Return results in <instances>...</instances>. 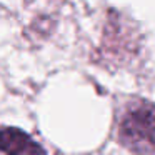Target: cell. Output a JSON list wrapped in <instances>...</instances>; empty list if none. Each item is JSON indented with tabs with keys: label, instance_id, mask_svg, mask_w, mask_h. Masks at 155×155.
<instances>
[{
	"label": "cell",
	"instance_id": "6da1fadb",
	"mask_svg": "<svg viewBox=\"0 0 155 155\" xmlns=\"http://www.w3.org/2000/svg\"><path fill=\"white\" fill-rule=\"evenodd\" d=\"M120 140L130 150L150 153L155 150V107L140 104L132 107L118 127Z\"/></svg>",
	"mask_w": 155,
	"mask_h": 155
},
{
	"label": "cell",
	"instance_id": "7a4b0ae2",
	"mask_svg": "<svg viewBox=\"0 0 155 155\" xmlns=\"http://www.w3.org/2000/svg\"><path fill=\"white\" fill-rule=\"evenodd\" d=\"M0 150L7 155H47L30 135L17 127H0Z\"/></svg>",
	"mask_w": 155,
	"mask_h": 155
}]
</instances>
